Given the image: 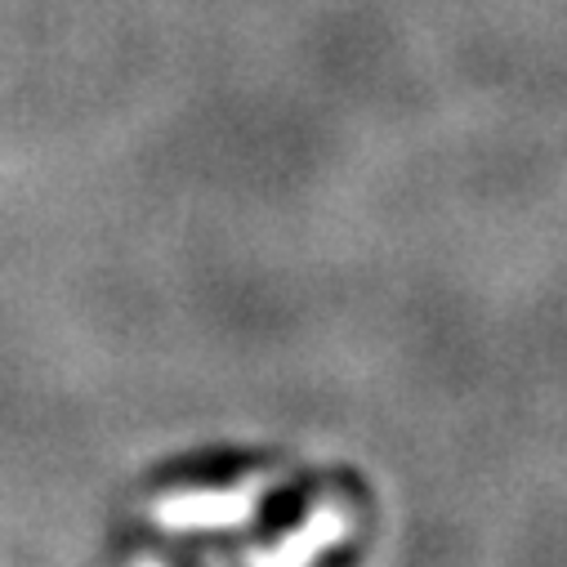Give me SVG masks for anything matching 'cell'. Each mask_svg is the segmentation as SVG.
<instances>
[{
  "mask_svg": "<svg viewBox=\"0 0 567 567\" xmlns=\"http://www.w3.org/2000/svg\"><path fill=\"white\" fill-rule=\"evenodd\" d=\"M349 527H353V514H349L344 505L327 501V505H318L300 527H291L277 545H268V549L255 558V567H309V563H318L331 545H340V540L349 536Z\"/></svg>",
  "mask_w": 567,
  "mask_h": 567,
  "instance_id": "cell-2",
  "label": "cell"
},
{
  "mask_svg": "<svg viewBox=\"0 0 567 567\" xmlns=\"http://www.w3.org/2000/svg\"><path fill=\"white\" fill-rule=\"evenodd\" d=\"M268 492L264 478H250L241 487H206V492H175L153 505V518L175 532H197V527H237L259 509V496Z\"/></svg>",
  "mask_w": 567,
  "mask_h": 567,
  "instance_id": "cell-1",
  "label": "cell"
}]
</instances>
